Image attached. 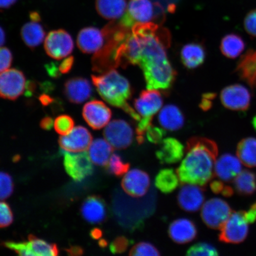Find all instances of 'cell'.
I'll return each mask as SVG.
<instances>
[{
    "mask_svg": "<svg viewBox=\"0 0 256 256\" xmlns=\"http://www.w3.org/2000/svg\"><path fill=\"white\" fill-rule=\"evenodd\" d=\"M66 174L75 182H81L94 172V165L88 152H70L60 150Z\"/></svg>",
    "mask_w": 256,
    "mask_h": 256,
    "instance_id": "cell-6",
    "label": "cell"
},
{
    "mask_svg": "<svg viewBox=\"0 0 256 256\" xmlns=\"http://www.w3.org/2000/svg\"><path fill=\"white\" fill-rule=\"evenodd\" d=\"M6 34L3 28L0 26V47L3 46L6 42Z\"/></svg>",
    "mask_w": 256,
    "mask_h": 256,
    "instance_id": "cell-57",
    "label": "cell"
},
{
    "mask_svg": "<svg viewBox=\"0 0 256 256\" xmlns=\"http://www.w3.org/2000/svg\"><path fill=\"white\" fill-rule=\"evenodd\" d=\"M224 107L233 111H246L251 103V94L245 86L236 84L227 86L220 94Z\"/></svg>",
    "mask_w": 256,
    "mask_h": 256,
    "instance_id": "cell-12",
    "label": "cell"
},
{
    "mask_svg": "<svg viewBox=\"0 0 256 256\" xmlns=\"http://www.w3.org/2000/svg\"><path fill=\"white\" fill-rule=\"evenodd\" d=\"M204 200V188L200 186L185 184L178 194V206L186 212H196L202 207Z\"/></svg>",
    "mask_w": 256,
    "mask_h": 256,
    "instance_id": "cell-17",
    "label": "cell"
},
{
    "mask_svg": "<svg viewBox=\"0 0 256 256\" xmlns=\"http://www.w3.org/2000/svg\"><path fill=\"white\" fill-rule=\"evenodd\" d=\"M98 245L100 248H104L107 247L108 242L106 240L104 239H101L98 242Z\"/></svg>",
    "mask_w": 256,
    "mask_h": 256,
    "instance_id": "cell-58",
    "label": "cell"
},
{
    "mask_svg": "<svg viewBox=\"0 0 256 256\" xmlns=\"http://www.w3.org/2000/svg\"><path fill=\"white\" fill-rule=\"evenodd\" d=\"M14 220V213L10 206L4 202L0 201V228L10 226Z\"/></svg>",
    "mask_w": 256,
    "mask_h": 256,
    "instance_id": "cell-39",
    "label": "cell"
},
{
    "mask_svg": "<svg viewBox=\"0 0 256 256\" xmlns=\"http://www.w3.org/2000/svg\"><path fill=\"white\" fill-rule=\"evenodd\" d=\"M222 194L226 198H230L234 194V190L232 187L229 186H226L224 187V190L222 192Z\"/></svg>",
    "mask_w": 256,
    "mask_h": 256,
    "instance_id": "cell-55",
    "label": "cell"
},
{
    "mask_svg": "<svg viewBox=\"0 0 256 256\" xmlns=\"http://www.w3.org/2000/svg\"><path fill=\"white\" fill-rule=\"evenodd\" d=\"M179 182L180 180L177 172L172 168L161 170L155 178L156 188L164 194H170L176 190Z\"/></svg>",
    "mask_w": 256,
    "mask_h": 256,
    "instance_id": "cell-30",
    "label": "cell"
},
{
    "mask_svg": "<svg viewBox=\"0 0 256 256\" xmlns=\"http://www.w3.org/2000/svg\"><path fill=\"white\" fill-rule=\"evenodd\" d=\"M92 79L98 94L105 102L112 106L122 108L138 122L140 116L128 103L132 96V90L126 78L112 69L101 75H92Z\"/></svg>",
    "mask_w": 256,
    "mask_h": 256,
    "instance_id": "cell-2",
    "label": "cell"
},
{
    "mask_svg": "<svg viewBox=\"0 0 256 256\" xmlns=\"http://www.w3.org/2000/svg\"><path fill=\"white\" fill-rule=\"evenodd\" d=\"M40 126L44 130H52V127L54 126L53 118L50 116L44 117L40 120Z\"/></svg>",
    "mask_w": 256,
    "mask_h": 256,
    "instance_id": "cell-48",
    "label": "cell"
},
{
    "mask_svg": "<svg viewBox=\"0 0 256 256\" xmlns=\"http://www.w3.org/2000/svg\"><path fill=\"white\" fill-rule=\"evenodd\" d=\"M75 122L68 114H62L58 116L54 121V128L60 136H66L72 132L74 128Z\"/></svg>",
    "mask_w": 256,
    "mask_h": 256,
    "instance_id": "cell-34",
    "label": "cell"
},
{
    "mask_svg": "<svg viewBox=\"0 0 256 256\" xmlns=\"http://www.w3.org/2000/svg\"><path fill=\"white\" fill-rule=\"evenodd\" d=\"M142 70L148 90L168 89L174 83L176 73L168 56L154 58L140 66Z\"/></svg>",
    "mask_w": 256,
    "mask_h": 256,
    "instance_id": "cell-3",
    "label": "cell"
},
{
    "mask_svg": "<svg viewBox=\"0 0 256 256\" xmlns=\"http://www.w3.org/2000/svg\"><path fill=\"white\" fill-rule=\"evenodd\" d=\"M96 8L99 15L107 20H116L126 10V0H96Z\"/></svg>",
    "mask_w": 256,
    "mask_h": 256,
    "instance_id": "cell-24",
    "label": "cell"
},
{
    "mask_svg": "<svg viewBox=\"0 0 256 256\" xmlns=\"http://www.w3.org/2000/svg\"><path fill=\"white\" fill-rule=\"evenodd\" d=\"M74 57L70 56L66 57L58 66L59 71L62 74H68L72 68L74 64Z\"/></svg>",
    "mask_w": 256,
    "mask_h": 256,
    "instance_id": "cell-44",
    "label": "cell"
},
{
    "mask_svg": "<svg viewBox=\"0 0 256 256\" xmlns=\"http://www.w3.org/2000/svg\"><path fill=\"white\" fill-rule=\"evenodd\" d=\"M82 117L90 127L99 130L107 126L112 118L110 108L103 102L90 101L82 108Z\"/></svg>",
    "mask_w": 256,
    "mask_h": 256,
    "instance_id": "cell-13",
    "label": "cell"
},
{
    "mask_svg": "<svg viewBox=\"0 0 256 256\" xmlns=\"http://www.w3.org/2000/svg\"><path fill=\"white\" fill-rule=\"evenodd\" d=\"M186 156L178 168L177 174L182 184L206 186L212 180L218 148L213 140L193 137L188 140Z\"/></svg>",
    "mask_w": 256,
    "mask_h": 256,
    "instance_id": "cell-1",
    "label": "cell"
},
{
    "mask_svg": "<svg viewBox=\"0 0 256 256\" xmlns=\"http://www.w3.org/2000/svg\"><path fill=\"white\" fill-rule=\"evenodd\" d=\"M18 0H0V9H8L14 6Z\"/></svg>",
    "mask_w": 256,
    "mask_h": 256,
    "instance_id": "cell-53",
    "label": "cell"
},
{
    "mask_svg": "<svg viewBox=\"0 0 256 256\" xmlns=\"http://www.w3.org/2000/svg\"><path fill=\"white\" fill-rule=\"evenodd\" d=\"M165 135L164 130L152 126H150L146 132L147 139L150 142L155 144L161 143Z\"/></svg>",
    "mask_w": 256,
    "mask_h": 256,
    "instance_id": "cell-42",
    "label": "cell"
},
{
    "mask_svg": "<svg viewBox=\"0 0 256 256\" xmlns=\"http://www.w3.org/2000/svg\"><path fill=\"white\" fill-rule=\"evenodd\" d=\"M67 254L70 256H78L84 254V250L80 246H73L66 250Z\"/></svg>",
    "mask_w": 256,
    "mask_h": 256,
    "instance_id": "cell-50",
    "label": "cell"
},
{
    "mask_svg": "<svg viewBox=\"0 0 256 256\" xmlns=\"http://www.w3.org/2000/svg\"><path fill=\"white\" fill-rule=\"evenodd\" d=\"M132 242L124 236H118L110 243V248L113 254H121L126 252Z\"/></svg>",
    "mask_w": 256,
    "mask_h": 256,
    "instance_id": "cell-40",
    "label": "cell"
},
{
    "mask_svg": "<svg viewBox=\"0 0 256 256\" xmlns=\"http://www.w3.org/2000/svg\"><path fill=\"white\" fill-rule=\"evenodd\" d=\"M224 187H225V186H224L222 180H213L210 184L211 190L216 194H222Z\"/></svg>",
    "mask_w": 256,
    "mask_h": 256,
    "instance_id": "cell-49",
    "label": "cell"
},
{
    "mask_svg": "<svg viewBox=\"0 0 256 256\" xmlns=\"http://www.w3.org/2000/svg\"><path fill=\"white\" fill-rule=\"evenodd\" d=\"M218 252L214 246L206 242H199L195 244L187 250L186 256H210L218 255Z\"/></svg>",
    "mask_w": 256,
    "mask_h": 256,
    "instance_id": "cell-36",
    "label": "cell"
},
{
    "mask_svg": "<svg viewBox=\"0 0 256 256\" xmlns=\"http://www.w3.org/2000/svg\"><path fill=\"white\" fill-rule=\"evenodd\" d=\"M158 122L164 129L170 131L180 130L184 124V118L182 111L174 104L165 106L158 114Z\"/></svg>",
    "mask_w": 256,
    "mask_h": 256,
    "instance_id": "cell-23",
    "label": "cell"
},
{
    "mask_svg": "<svg viewBox=\"0 0 256 256\" xmlns=\"http://www.w3.org/2000/svg\"><path fill=\"white\" fill-rule=\"evenodd\" d=\"M46 67L48 74L53 78H58L62 74V73L59 71L58 66L56 65V64L50 63L48 64Z\"/></svg>",
    "mask_w": 256,
    "mask_h": 256,
    "instance_id": "cell-47",
    "label": "cell"
},
{
    "mask_svg": "<svg viewBox=\"0 0 256 256\" xmlns=\"http://www.w3.org/2000/svg\"><path fill=\"white\" fill-rule=\"evenodd\" d=\"M130 256H160V252L154 246L148 242H140L130 250Z\"/></svg>",
    "mask_w": 256,
    "mask_h": 256,
    "instance_id": "cell-37",
    "label": "cell"
},
{
    "mask_svg": "<svg viewBox=\"0 0 256 256\" xmlns=\"http://www.w3.org/2000/svg\"><path fill=\"white\" fill-rule=\"evenodd\" d=\"M105 40L103 30L94 27H86L79 32L76 44L82 53L90 54L100 50Z\"/></svg>",
    "mask_w": 256,
    "mask_h": 256,
    "instance_id": "cell-19",
    "label": "cell"
},
{
    "mask_svg": "<svg viewBox=\"0 0 256 256\" xmlns=\"http://www.w3.org/2000/svg\"><path fill=\"white\" fill-rule=\"evenodd\" d=\"M252 126H254V129L256 130V116L254 118L252 122Z\"/></svg>",
    "mask_w": 256,
    "mask_h": 256,
    "instance_id": "cell-59",
    "label": "cell"
},
{
    "mask_svg": "<svg viewBox=\"0 0 256 256\" xmlns=\"http://www.w3.org/2000/svg\"><path fill=\"white\" fill-rule=\"evenodd\" d=\"M26 80L20 70L12 68L0 73V98L16 100L25 92Z\"/></svg>",
    "mask_w": 256,
    "mask_h": 256,
    "instance_id": "cell-10",
    "label": "cell"
},
{
    "mask_svg": "<svg viewBox=\"0 0 256 256\" xmlns=\"http://www.w3.org/2000/svg\"><path fill=\"white\" fill-rule=\"evenodd\" d=\"M63 92L70 103L79 104L91 97L92 88L88 79L76 76L67 80L64 83Z\"/></svg>",
    "mask_w": 256,
    "mask_h": 256,
    "instance_id": "cell-16",
    "label": "cell"
},
{
    "mask_svg": "<svg viewBox=\"0 0 256 256\" xmlns=\"http://www.w3.org/2000/svg\"><path fill=\"white\" fill-rule=\"evenodd\" d=\"M122 188L128 194L134 198L144 196L150 186V178L146 172L140 169L128 172L121 182Z\"/></svg>",
    "mask_w": 256,
    "mask_h": 256,
    "instance_id": "cell-15",
    "label": "cell"
},
{
    "mask_svg": "<svg viewBox=\"0 0 256 256\" xmlns=\"http://www.w3.org/2000/svg\"><path fill=\"white\" fill-rule=\"evenodd\" d=\"M36 83L34 81H28L26 82L25 88L26 95L28 97H30V96L34 95V92L36 91Z\"/></svg>",
    "mask_w": 256,
    "mask_h": 256,
    "instance_id": "cell-52",
    "label": "cell"
},
{
    "mask_svg": "<svg viewBox=\"0 0 256 256\" xmlns=\"http://www.w3.org/2000/svg\"><path fill=\"white\" fill-rule=\"evenodd\" d=\"M90 235L92 239L98 240L103 236V232L100 229L95 228L91 230Z\"/></svg>",
    "mask_w": 256,
    "mask_h": 256,
    "instance_id": "cell-54",
    "label": "cell"
},
{
    "mask_svg": "<svg viewBox=\"0 0 256 256\" xmlns=\"http://www.w3.org/2000/svg\"><path fill=\"white\" fill-rule=\"evenodd\" d=\"M38 98H39L41 104L43 105L44 106H48L52 104L55 102V99L46 94L40 95Z\"/></svg>",
    "mask_w": 256,
    "mask_h": 256,
    "instance_id": "cell-51",
    "label": "cell"
},
{
    "mask_svg": "<svg viewBox=\"0 0 256 256\" xmlns=\"http://www.w3.org/2000/svg\"><path fill=\"white\" fill-rule=\"evenodd\" d=\"M180 56L182 62L186 68L194 69L204 62L206 52L200 44L191 43L186 44L182 48Z\"/></svg>",
    "mask_w": 256,
    "mask_h": 256,
    "instance_id": "cell-26",
    "label": "cell"
},
{
    "mask_svg": "<svg viewBox=\"0 0 256 256\" xmlns=\"http://www.w3.org/2000/svg\"><path fill=\"white\" fill-rule=\"evenodd\" d=\"M216 96V94H204L200 104L202 110H203L204 111L209 110L212 106L211 100L215 98Z\"/></svg>",
    "mask_w": 256,
    "mask_h": 256,
    "instance_id": "cell-45",
    "label": "cell"
},
{
    "mask_svg": "<svg viewBox=\"0 0 256 256\" xmlns=\"http://www.w3.org/2000/svg\"><path fill=\"white\" fill-rule=\"evenodd\" d=\"M28 240L34 256H56L60 254L58 248L54 243L48 242L33 234L28 236Z\"/></svg>",
    "mask_w": 256,
    "mask_h": 256,
    "instance_id": "cell-32",
    "label": "cell"
},
{
    "mask_svg": "<svg viewBox=\"0 0 256 256\" xmlns=\"http://www.w3.org/2000/svg\"><path fill=\"white\" fill-rule=\"evenodd\" d=\"M14 191V182L10 175L0 172V200L8 199Z\"/></svg>",
    "mask_w": 256,
    "mask_h": 256,
    "instance_id": "cell-35",
    "label": "cell"
},
{
    "mask_svg": "<svg viewBox=\"0 0 256 256\" xmlns=\"http://www.w3.org/2000/svg\"><path fill=\"white\" fill-rule=\"evenodd\" d=\"M31 20L34 22H40L41 20L40 16L38 12H33L30 14Z\"/></svg>",
    "mask_w": 256,
    "mask_h": 256,
    "instance_id": "cell-56",
    "label": "cell"
},
{
    "mask_svg": "<svg viewBox=\"0 0 256 256\" xmlns=\"http://www.w3.org/2000/svg\"><path fill=\"white\" fill-rule=\"evenodd\" d=\"M81 213L86 222L92 224H102L108 216V208L105 201L98 195H92L86 198L81 207Z\"/></svg>",
    "mask_w": 256,
    "mask_h": 256,
    "instance_id": "cell-18",
    "label": "cell"
},
{
    "mask_svg": "<svg viewBox=\"0 0 256 256\" xmlns=\"http://www.w3.org/2000/svg\"><path fill=\"white\" fill-rule=\"evenodd\" d=\"M236 155L246 167H256V138H246L239 142L236 148Z\"/></svg>",
    "mask_w": 256,
    "mask_h": 256,
    "instance_id": "cell-28",
    "label": "cell"
},
{
    "mask_svg": "<svg viewBox=\"0 0 256 256\" xmlns=\"http://www.w3.org/2000/svg\"><path fill=\"white\" fill-rule=\"evenodd\" d=\"M3 246L14 251L20 256H34L32 251L30 241L28 242H5L2 243Z\"/></svg>",
    "mask_w": 256,
    "mask_h": 256,
    "instance_id": "cell-38",
    "label": "cell"
},
{
    "mask_svg": "<svg viewBox=\"0 0 256 256\" xmlns=\"http://www.w3.org/2000/svg\"><path fill=\"white\" fill-rule=\"evenodd\" d=\"M74 48L72 36L62 28L50 31L44 40V50L48 56L54 60L65 58L72 54Z\"/></svg>",
    "mask_w": 256,
    "mask_h": 256,
    "instance_id": "cell-8",
    "label": "cell"
},
{
    "mask_svg": "<svg viewBox=\"0 0 256 256\" xmlns=\"http://www.w3.org/2000/svg\"><path fill=\"white\" fill-rule=\"evenodd\" d=\"M14 56L12 51L8 48H0V73L4 72L11 66Z\"/></svg>",
    "mask_w": 256,
    "mask_h": 256,
    "instance_id": "cell-41",
    "label": "cell"
},
{
    "mask_svg": "<svg viewBox=\"0 0 256 256\" xmlns=\"http://www.w3.org/2000/svg\"><path fill=\"white\" fill-rule=\"evenodd\" d=\"M162 104V95L156 90H144L136 99L134 107L140 116V120L136 124L137 138H144L147 130L152 126L154 116L161 110Z\"/></svg>",
    "mask_w": 256,
    "mask_h": 256,
    "instance_id": "cell-4",
    "label": "cell"
},
{
    "mask_svg": "<svg viewBox=\"0 0 256 256\" xmlns=\"http://www.w3.org/2000/svg\"><path fill=\"white\" fill-rule=\"evenodd\" d=\"M242 172L239 158L230 154H225L216 162L214 174L222 181L230 182Z\"/></svg>",
    "mask_w": 256,
    "mask_h": 256,
    "instance_id": "cell-22",
    "label": "cell"
},
{
    "mask_svg": "<svg viewBox=\"0 0 256 256\" xmlns=\"http://www.w3.org/2000/svg\"><path fill=\"white\" fill-rule=\"evenodd\" d=\"M244 28L251 36L256 38V9L248 12L244 20Z\"/></svg>",
    "mask_w": 256,
    "mask_h": 256,
    "instance_id": "cell-43",
    "label": "cell"
},
{
    "mask_svg": "<svg viewBox=\"0 0 256 256\" xmlns=\"http://www.w3.org/2000/svg\"><path fill=\"white\" fill-rule=\"evenodd\" d=\"M245 211H232L222 228L219 235L220 242L228 244H239L247 238L248 223L245 217Z\"/></svg>",
    "mask_w": 256,
    "mask_h": 256,
    "instance_id": "cell-7",
    "label": "cell"
},
{
    "mask_svg": "<svg viewBox=\"0 0 256 256\" xmlns=\"http://www.w3.org/2000/svg\"><path fill=\"white\" fill-rule=\"evenodd\" d=\"M114 147L106 140L98 138L89 146V156L94 164L106 167L114 151Z\"/></svg>",
    "mask_w": 256,
    "mask_h": 256,
    "instance_id": "cell-27",
    "label": "cell"
},
{
    "mask_svg": "<svg viewBox=\"0 0 256 256\" xmlns=\"http://www.w3.org/2000/svg\"><path fill=\"white\" fill-rule=\"evenodd\" d=\"M46 32L39 22L31 21L23 26L20 35L24 42L30 49L34 50L43 42Z\"/></svg>",
    "mask_w": 256,
    "mask_h": 256,
    "instance_id": "cell-25",
    "label": "cell"
},
{
    "mask_svg": "<svg viewBox=\"0 0 256 256\" xmlns=\"http://www.w3.org/2000/svg\"><path fill=\"white\" fill-rule=\"evenodd\" d=\"M106 140L114 148H128L133 142L134 132L132 127L126 121L115 120L105 127L104 133Z\"/></svg>",
    "mask_w": 256,
    "mask_h": 256,
    "instance_id": "cell-11",
    "label": "cell"
},
{
    "mask_svg": "<svg viewBox=\"0 0 256 256\" xmlns=\"http://www.w3.org/2000/svg\"><path fill=\"white\" fill-rule=\"evenodd\" d=\"M232 213L231 208L226 201L212 198L202 207L201 218L209 228L220 230Z\"/></svg>",
    "mask_w": 256,
    "mask_h": 256,
    "instance_id": "cell-9",
    "label": "cell"
},
{
    "mask_svg": "<svg viewBox=\"0 0 256 256\" xmlns=\"http://www.w3.org/2000/svg\"><path fill=\"white\" fill-rule=\"evenodd\" d=\"M106 168L110 174L120 177L126 174L129 170L130 164L129 163L124 162L120 155L112 154Z\"/></svg>",
    "mask_w": 256,
    "mask_h": 256,
    "instance_id": "cell-33",
    "label": "cell"
},
{
    "mask_svg": "<svg viewBox=\"0 0 256 256\" xmlns=\"http://www.w3.org/2000/svg\"><path fill=\"white\" fill-rule=\"evenodd\" d=\"M246 44L240 35L235 34H226L220 42V50L223 56L230 59H235L244 51Z\"/></svg>",
    "mask_w": 256,
    "mask_h": 256,
    "instance_id": "cell-29",
    "label": "cell"
},
{
    "mask_svg": "<svg viewBox=\"0 0 256 256\" xmlns=\"http://www.w3.org/2000/svg\"><path fill=\"white\" fill-rule=\"evenodd\" d=\"M162 6L158 3H153L150 0H132L121 18L120 24L131 28L136 24L154 23L155 20L162 18Z\"/></svg>",
    "mask_w": 256,
    "mask_h": 256,
    "instance_id": "cell-5",
    "label": "cell"
},
{
    "mask_svg": "<svg viewBox=\"0 0 256 256\" xmlns=\"http://www.w3.org/2000/svg\"><path fill=\"white\" fill-rule=\"evenodd\" d=\"M184 147L174 138L163 140L156 152V158L162 164H174L180 162L184 156Z\"/></svg>",
    "mask_w": 256,
    "mask_h": 256,
    "instance_id": "cell-20",
    "label": "cell"
},
{
    "mask_svg": "<svg viewBox=\"0 0 256 256\" xmlns=\"http://www.w3.org/2000/svg\"><path fill=\"white\" fill-rule=\"evenodd\" d=\"M197 228L191 220L180 218L172 222L168 227V234L178 244H186L196 238Z\"/></svg>",
    "mask_w": 256,
    "mask_h": 256,
    "instance_id": "cell-21",
    "label": "cell"
},
{
    "mask_svg": "<svg viewBox=\"0 0 256 256\" xmlns=\"http://www.w3.org/2000/svg\"><path fill=\"white\" fill-rule=\"evenodd\" d=\"M234 185L238 193L242 196H250L256 192V174L244 170L234 179Z\"/></svg>",
    "mask_w": 256,
    "mask_h": 256,
    "instance_id": "cell-31",
    "label": "cell"
},
{
    "mask_svg": "<svg viewBox=\"0 0 256 256\" xmlns=\"http://www.w3.org/2000/svg\"><path fill=\"white\" fill-rule=\"evenodd\" d=\"M92 142V134L82 126L75 127L68 135L62 136L58 140L60 148L64 151L71 152H85Z\"/></svg>",
    "mask_w": 256,
    "mask_h": 256,
    "instance_id": "cell-14",
    "label": "cell"
},
{
    "mask_svg": "<svg viewBox=\"0 0 256 256\" xmlns=\"http://www.w3.org/2000/svg\"><path fill=\"white\" fill-rule=\"evenodd\" d=\"M245 217L248 224L256 222V202L252 204L248 211H245Z\"/></svg>",
    "mask_w": 256,
    "mask_h": 256,
    "instance_id": "cell-46",
    "label": "cell"
}]
</instances>
